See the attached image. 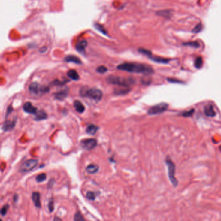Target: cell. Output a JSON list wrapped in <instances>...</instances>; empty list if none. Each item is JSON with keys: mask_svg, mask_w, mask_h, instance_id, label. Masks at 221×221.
Wrapping results in <instances>:
<instances>
[{"mask_svg": "<svg viewBox=\"0 0 221 221\" xmlns=\"http://www.w3.org/2000/svg\"><path fill=\"white\" fill-rule=\"evenodd\" d=\"M117 68L120 70H122L129 73H141L145 75L152 74L154 72L153 69L150 65L134 62H125L117 65Z\"/></svg>", "mask_w": 221, "mask_h": 221, "instance_id": "1", "label": "cell"}, {"mask_svg": "<svg viewBox=\"0 0 221 221\" xmlns=\"http://www.w3.org/2000/svg\"><path fill=\"white\" fill-rule=\"evenodd\" d=\"M106 81L109 84L113 85H117L119 86H126L130 87L131 85H133L136 83V80L134 78H126L116 75H110L106 78Z\"/></svg>", "mask_w": 221, "mask_h": 221, "instance_id": "2", "label": "cell"}, {"mask_svg": "<svg viewBox=\"0 0 221 221\" xmlns=\"http://www.w3.org/2000/svg\"><path fill=\"white\" fill-rule=\"evenodd\" d=\"M80 95L83 97H88L92 100L99 102L102 99L103 94L101 89L98 88H88L84 87L80 89Z\"/></svg>", "mask_w": 221, "mask_h": 221, "instance_id": "3", "label": "cell"}, {"mask_svg": "<svg viewBox=\"0 0 221 221\" xmlns=\"http://www.w3.org/2000/svg\"><path fill=\"white\" fill-rule=\"evenodd\" d=\"M29 90L32 95L41 97L50 92V88L40 85L36 82H34L30 84L29 87Z\"/></svg>", "mask_w": 221, "mask_h": 221, "instance_id": "4", "label": "cell"}, {"mask_svg": "<svg viewBox=\"0 0 221 221\" xmlns=\"http://www.w3.org/2000/svg\"><path fill=\"white\" fill-rule=\"evenodd\" d=\"M165 163L167 167V169H168V177L169 178V180L174 187H177L178 184V181L177 180V178L175 177L176 174L175 164L169 158H167L166 159Z\"/></svg>", "mask_w": 221, "mask_h": 221, "instance_id": "5", "label": "cell"}, {"mask_svg": "<svg viewBox=\"0 0 221 221\" xmlns=\"http://www.w3.org/2000/svg\"><path fill=\"white\" fill-rule=\"evenodd\" d=\"M38 161L36 159H29L24 162L20 167V171L22 173H28L33 170L37 166Z\"/></svg>", "mask_w": 221, "mask_h": 221, "instance_id": "6", "label": "cell"}, {"mask_svg": "<svg viewBox=\"0 0 221 221\" xmlns=\"http://www.w3.org/2000/svg\"><path fill=\"white\" fill-rule=\"evenodd\" d=\"M168 108H169L168 104L162 103L150 107L148 110V112H148V114L150 116L157 115V114H160L165 112V111H167Z\"/></svg>", "mask_w": 221, "mask_h": 221, "instance_id": "7", "label": "cell"}, {"mask_svg": "<svg viewBox=\"0 0 221 221\" xmlns=\"http://www.w3.org/2000/svg\"><path fill=\"white\" fill-rule=\"evenodd\" d=\"M80 146L85 150H92L97 146V141L94 138L84 139L80 141Z\"/></svg>", "mask_w": 221, "mask_h": 221, "instance_id": "8", "label": "cell"}, {"mask_svg": "<svg viewBox=\"0 0 221 221\" xmlns=\"http://www.w3.org/2000/svg\"><path fill=\"white\" fill-rule=\"evenodd\" d=\"M16 123V117H14L13 120H6L2 125V130L4 132H9L13 130Z\"/></svg>", "mask_w": 221, "mask_h": 221, "instance_id": "9", "label": "cell"}, {"mask_svg": "<svg viewBox=\"0 0 221 221\" xmlns=\"http://www.w3.org/2000/svg\"><path fill=\"white\" fill-rule=\"evenodd\" d=\"M68 93H69V88L68 87H65V88L62 89V90L55 93L53 94V95H54L55 99L59 101H63L68 97Z\"/></svg>", "mask_w": 221, "mask_h": 221, "instance_id": "10", "label": "cell"}, {"mask_svg": "<svg viewBox=\"0 0 221 221\" xmlns=\"http://www.w3.org/2000/svg\"><path fill=\"white\" fill-rule=\"evenodd\" d=\"M23 109L25 112L27 114H33V115H35L36 112H37L38 111L37 108L35 107V106L32 105L30 102H27V103L24 104L23 106Z\"/></svg>", "mask_w": 221, "mask_h": 221, "instance_id": "11", "label": "cell"}, {"mask_svg": "<svg viewBox=\"0 0 221 221\" xmlns=\"http://www.w3.org/2000/svg\"><path fill=\"white\" fill-rule=\"evenodd\" d=\"M131 90L130 87L126 86H120L119 88H116L114 89V93L116 94V95H124L126 94L129 93Z\"/></svg>", "mask_w": 221, "mask_h": 221, "instance_id": "12", "label": "cell"}, {"mask_svg": "<svg viewBox=\"0 0 221 221\" xmlns=\"http://www.w3.org/2000/svg\"><path fill=\"white\" fill-rule=\"evenodd\" d=\"M32 202L35 204V206L37 208H41L42 204L40 202V194L38 192H33L31 195Z\"/></svg>", "mask_w": 221, "mask_h": 221, "instance_id": "13", "label": "cell"}, {"mask_svg": "<svg viewBox=\"0 0 221 221\" xmlns=\"http://www.w3.org/2000/svg\"><path fill=\"white\" fill-rule=\"evenodd\" d=\"M35 120L36 121H43L46 120L47 118V114L46 112V111L44 110H38L37 112L35 114Z\"/></svg>", "mask_w": 221, "mask_h": 221, "instance_id": "14", "label": "cell"}, {"mask_svg": "<svg viewBox=\"0 0 221 221\" xmlns=\"http://www.w3.org/2000/svg\"><path fill=\"white\" fill-rule=\"evenodd\" d=\"M204 114H205V115L206 116L211 117H214L216 115V113L214 110L213 106L210 104L206 105L205 107H204Z\"/></svg>", "mask_w": 221, "mask_h": 221, "instance_id": "15", "label": "cell"}, {"mask_svg": "<svg viewBox=\"0 0 221 221\" xmlns=\"http://www.w3.org/2000/svg\"><path fill=\"white\" fill-rule=\"evenodd\" d=\"M86 46H87L86 40H83L79 41V42H78L77 43L76 49H77V50L80 53H82V54H83V53H84L86 47Z\"/></svg>", "mask_w": 221, "mask_h": 221, "instance_id": "16", "label": "cell"}, {"mask_svg": "<svg viewBox=\"0 0 221 221\" xmlns=\"http://www.w3.org/2000/svg\"><path fill=\"white\" fill-rule=\"evenodd\" d=\"M73 106H74V108L75 110L78 113L82 114L85 111L84 106L80 101H78V100L75 101L74 103H73Z\"/></svg>", "mask_w": 221, "mask_h": 221, "instance_id": "17", "label": "cell"}, {"mask_svg": "<svg viewBox=\"0 0 221 221\" xmlns=\"http://www.w3.org/2000/svg\"><path fill=\"white\" fill-rule=\"evenodd\" d=\"M66 62H73L76 64H82V61L75 55H68L65 58Z\"/></svg>", "mask_w": 221, "mask_h": 221, "instance_id": "18", "label": "cell"}, {"mask_svg": "<svg viewBox=\"0 0 221 221\" xmlns=\"http://www.w3.org/2000/svg\"><path fill=\"white\" fill-rule=\"evenodd\" d=\"M99 129V126H97L95 125L91 124V125H89L87 126L86 129V133L88 134L95 135Z\"/></svg>", "mask_w": 221, "mask_h": 221, "instance_id": "19", "label": "cell"}, {"mask_svg": "<svg viewBox=\"0 0 221 221\" xmlns=\"http://www.w3.org/2000/svg\"><path fill=\"white\" fill-rule=\"evenodd\" d=\"M67 75L69 79L75 81L78 80L80 78L79 73L77 72V71L74 70V69H71V70L68 71V72L67 73Z\"/></svg>", "mask_w": 221, "mask_h": 221, "instance_id": "20", "label": "cell"}, {"mask_svg": "<svg viewBox=\"0 0 221 221\" xmlns=\"http://www.w3.org/2000/svg\"><path fill=\"white\" fill-rule=\"evenodd\" d=\"M99 166L96 164H90L87 166L86 168V171L89 174H95L99 171Z\"/></svg>", "mask_w": 221, "mask_h": 221, "instance_id": "21", "label": "cell"}, {"mask_svg": "<svg viewBox=\"0 0 221 221\" xmlns=\"http://www.w3.org/2000/svg\"><path fill=\"white\" fill-rule=\"evenodd\" d=\"M149 57L150 59H152L153 60H154V62H156L158 63H163V64H167L169 62V60L167 59H163L162 58V57H158V56H151L150 55L149 56Z\"/></svg>", "mask_w": 221, "mask_h": 221, "instance_id": "22", "label": "cell"}, {"mask_svg": "<svg viewBox=\"0 0 221 221\" xmlns=\"http://www.w3.org/2000/svg\"><path fill=\"white\" fill-rule=\"evenodd\" d=\"M47 178V176L45 173H41L39 174L37 177H36V180L38 183H41V182H44L46 180Z\"/></svg>", "mask_w": 221, "mask_h": 221, "instance_id": "23", "label": "cell"}, {"mask_svg": "<svg viewBox=\"0 0 221 221\" xmlns=\"http://www.w3.org/2000/svg\"><path fill=\"white\" fill-rule=\"evenodd\" d=\"M202 65H203L202 59L201 58V57H197V59L195 60V66L197 69H200L202 66Z\"/></svg>", "mask_w": 221, "mask_h": 221, "instance_id": "24", "label": "cell"}, {"mask_svg": "<svg viewBox=\"0 0 221 221\" xmlns=\"http://www.w3.org/2000/svg\"><path fill=\"white\" fill-rule=\"evenodd\" d=\"M9 204H6V205H4L2 209H1V215L2 216H5L7 213V211L9 210Z\"/></svg>", "mask_w": 221, "mask_h": 221, "instance_id": "25", "label": "cell"}, {"mask_svg": "<svg viewBox=\"0 0 221 221\" xmlns=\"http://www.w3.org/2000/svg\"><path fill=\"white\" fill-rule=\"evenodd\" d=\"M195 112V109H191L190 110H188V111H186V112H183L182 114V116L185 117H191L193 116V114H194Z\"/></svg>", "mask_w": 221, "mask_h": 221, "instance_id": "26", "label": "cell"}, {"mask_svg": "<svg viewBox=\"0 0 221 221\" xmlns=\"http://www.w3.org/2000/svg\"><path fill=\"white\" fill-rule=\"evenodd\" d=\"M74 220L83 221V220H85V219H84L83 215H82L79 211H77L74 216Z\"/></svg>", "mask_w": 221, "mask_h": 221, "instance_id": "27", "label": "cell"}, {"mask_svg": "<svg viewBox=\"0 0 221 221\" xmlns=\"http://www.w3.org/2000/svg\"><path fill=\"white\" fill-rule=\"evenodd\" d=\"M97 71L101 73V74H103V73H105L106 72L108 71V69L106 67L104 66V65H101V66H99L97 68Z\"/></svg>", "mask_w": 221, "mask_h": 221, "instance_id": "28", "label": "cell"}, {"mask_svg": "<svg viewBox=\"0 0 221 221\" xmlns=\"http://www.w3.org/2000/svg\"><path fill=\"white\" fill-rule=\"evenodd\" d=\"M54 208H55L54 200H53V198H52L50 200V201H49L48 209H49V210H50V212H53V210H54Z\"/></svg>", "mask_w": 221, "mask_h": 221, "instance_id": "29", "label": "cell"}, {"mask_svg": "<svg viewBox=\"0 0 221 221\" xmlns=\"http://www.w3.org/2000/svg\"><path fill=\"white\" fill-rule=\"evenodd\" d=\"M96 197L95 194L92 191H88L86 193V198L90 200H95Z\"/></svg>", "mask_w": 221, "mask_h": 221, "instance_id": "30", "label": "cell"}, {"mask_svg": "<svg viewBox=\"0 0 221 221\" xmlns=\"http://www.w3.org/2000/svg\"><path fill=\"white\" fill-rule=\"evenodd\" d=\"M68 80H65V81H60L59 80H55L53 82V85H55V86H63L64 85L65 83H67Z\"/></svg>", "mask_w": 221, "mask_h": 221, "instance_id": "31", "label": "cell"}, {"mask_svg": "<svg viewBox=\"0 0 221 221\" xmlns=\"http://www.w3.org/2000/svg\"><path fill=\"white\" fill-rule=\"evenodd\" d=\"M202 24H201V23H198V25L196 26L193 29V31H193V32H196V33H197V32H199L200 31L202 30Z\"/></svg>", "mask_w": 221, "mask_h": 221, "instance_id": "32", "label": "cell"}, {"mask_svg": "<svg viewBox=\"0 0 221 221\" xmlns=\"http://www.w3.org/2000/svg\"><path fill=\"white\" fill-rule=\"evenodd\" d=\"M95 27L98 30L100 31L101 32H103L104 35H106V31H105L104 27H103L102 26H101L100 24H95Z\"/></svg>", "mask_w": 221, "mask_h": 221, "instance_id": "33", "label": "cell"}, {"mask_svg": "<svg viewBox=\"0 0 221 221\" xmlns=\"http://www.w3.org/2000/svg\"><path fill=\"white\" fill-rule=\"evenodd\" d=\"M185 45H188V46H193V47H198L200 46L198 42H191L186 44Z\"/></svg>", "mask_w": 221, "mask_h": 221, "instance_id": "34", "label": "cell"}, {"mask_svg": "<svg viewBox=\"0 0 221 221\" xmlns=\"http://www.w3.org/2000/svg\"><path fill=\"white\" fill-rule=\"evenodd\" d=\"M13 108L12 107V106H11V105H10V106H9V107L7 108V112H6V116H5V117H7L8 116H9V114H11V112H13Z\"/></svg>", "mask_w": 221, "mask_h": 221, "instance_id": "35", "label": "cell"}, {"mask_svg": "<svg viewBox=\"0 0 221 221\" xmlns=\"http://www.w3.org/2000/svg\"><path fill=\"white\" fill-rule=\"evenodd\" d=\"M54 183H55V180L54 179H51L50 180V182H49V183H48V188H50V186L53 187Z\"/></svg>", "mask_w": 221, "mask_h": 221, "instance_id": "36", "label": "cell"}, {"mask_svg": "<svg viewBox=\"0 0 221 221\" xmlns=\"http://www.w3.org/2000/svg\"><path fill=\"white\" fill-rule=\"evenodd\" d=\"M18 195H15L14 196V202H17L18 201Z\"/></svg>", "mask_w": 221, "mask_h": 221, "instance_id": "37", "label": "cell"}, {"mask_svg": "<svg viewBox=\"0 0 221 221\" xmlns=\"http://www.w3.org/2000/svg\"><path fill=\"white\" fill-rule=\"evenodd\" d=\"M61 220V219H59V218H58V217H55V218L54 219V220Z\"/></svg>", "mask_w": 221, "mask_h": 221, "instance_id": "38", "label": "cell"}]
</instances>
